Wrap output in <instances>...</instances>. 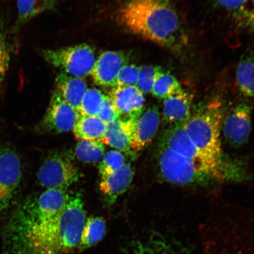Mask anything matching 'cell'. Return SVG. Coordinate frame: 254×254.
<instances>
[{"label": "cell", "mask_w": 254, "mask_h": 254, "mask_svg": "<svg viewBox=\"0 0 254 254\" xmlns=\"http://www.w3.org/2000/svg\"><path fill=\"white\" fill-rule=\"evenodd\" d=\"M106 231V222L103 218L91 217L87 219L78 246L79 250L89 249L103 239Z\"/></svg>", "instance_id": "23"}, {"label": "cell", "mask_w": 254, "mask_h": 254, "mask_svg": "<svg viewBox=\"0 0 254 254\" xmlns=\"http://www.w3.org/2000/svg\"><path fill=\"white\" fill-rule=\"evenodd\" d=\"M157 159L161 177L166 182L176 185L205 184L209 181L224 178L221 171L203 166L161 145L158 150Z\"/></svg>", "instance_id": "6"}, {"label": "cell", "mask_w": 254, "mask_h": 254, "mask_svg": "<svg viewBox=\"0 0 254 254\" xmlns=\"http://www.w3.org/2000/svg\"><path fill=\"white\" fill-rule=\"evenodd\" d=\"M160 123V114L157 107H151L144 111L135 121L131 150L140 151L150 144L156 134Z\"/></svg>", "instance_id": "15"}, {"label": "cell", "mask_w": 254, "mask_h": 254, "mask_svg": "<svg viewBox=\"0 0 254 254\" xmlns=\"http://www.w3.org/2000/svg\"><path fill=\"white\" fill-rule=\"evenodd\" d=\"M104 152L105 146L101 141H79L76 145V156L85 163H98L102 160Z\"/></svg>", "instance_id": "26"}, {"label": "cell", "mask_w": 254, "mask_h": 254, "mask_svg": "<svg viewBox=\"0 0 254 254\" xmlns=\"http://www.w3.org/2000/svg\"><path fill=\"white\" fill-rule=\"evenodd\" d=\"M78 168L64 155L54 154L43 162L37 174L40 185L49 189L67 190L80 178Z\"/></svg>", "instance_id": "9"}, {"label": "cell", "mask_w": 254, "mask_h": 254, "mask_svg": "<svg viewBox=\"0 0 254 254\" xmlns=\"http://www.w3.org/2000/svg\"><path fill=\"white\" fill-rule=\"evenodd\" d=\"M11 47L7 33L0 23V88L7 77L10 64Z\"/></svg>", "instance_id": "28"}, {"label": "cell", "mask_w": 254, "mask_h": 254, "mask_svg": "<svg viewBox=\"0 0 254 254\" xmlns=\"http://www.w3.org/2000/svg\"><path fill=\"white\" fill-rule=\"evenodd\" d=\"M56 87L63 99L79 113L82 98L88 90L84 79L62 72L57 76Z\"/></svg>", "instance_id": "19"}, {"label": "cell", "mask_w": 254, "mask_h": 254, "mask_svg": "<svg viewBox=\"0 0 254 254\" xmlns=\"http://www.w3.org/2000/svg\"><path fill=\"white\" fill-rule=\"evenodd\" d=\"M81 193L69 192L55 217L27 229L4 232L2 254H64L78 247L86 221Z\"/></svg>", "instance_id": "1"}, {"label": "cell", "mask_w": 254, "mask_h": 254, "mask_svg": "<svg viewBox=\"0 0 254 254\" xmlns=\"http://www.w3.org/2000/svg\"><path fill=\"white\" fill-rule=\"evenodd\" d=\"M249 0H212L215 5L226 10L243 16L244 9Z\"/></svg>", "instance_id": "33"}, {"label": "cell", "mask_w": 254, "mask_h": 254, "mask_svg": "<svg viewBox=\"0 0 254 254\" xmlns=\"http://www.w3.org/2000/svg\"><path fill=\"white\" fill-rule=\"evenodd\" d=\"M192 95L183 90L164 100L163 119L170 126L184 125L191 114Z\"/></svg>", "instance_id": "17"}, {"label": "cell", "mask_w": 254, "mask_h": 254, "mask_svg": "<svg viewBox=\"0 0 254 254\" xmlns=\"http://www.w3.org/2000/svg\"><path fill=\"white\" fill-rule=\"evenodd\" d=\"M23 171L21 159L13 148H0V212L10 207L17 194Z\"/></svg>", "instance_id": "8"}, {"label": "cell", "mask_w": 254, "mask_h": 254, "mask_svg": "<svg viewBox=\"0 0 254 254\" xmlns=\"http://www.w3.org/2000/svg\"><path fill=\"white\" fill-rule=\"evenodd\" d=\"M118 20L130 33L174 52L188 43L170 0H128L119 9Z\"/></svg>", "instance_id": "2"}, {"label": "cell", "mask_w": 254, "mask_h": 254, "mask_svg": "<svg viewBox=\"0 0 254 254\" xmlns=\"http://www.w3.org/2000/svg\"><path fill=\"white\" fill-rule=\"evenodd\" d=\"M252 4L250 9L244 12L243 24L247 29L254 31V0H252Z\"/></svg>", "instance_id": "34"}, {"label": "cell", "mask_w": 254, "mask_h": 254, "mask_svg": "<svg viewBox=\"0 0 254 254\" xmlns=\"http://www.w3.org/2000/svg\"><path fill=\"white\" fill-rule=\"evenodd\" d=\"M80 117L77 111L54 92L42 121L36 127L41 134H62L71 131Z\"/></svg>", "instance_id": "10"}, {"label": "cell", "mask_w": 254, "mask_h": 254, "mask_svg": "<svg viewBox=\"0 0 254 254\" xmlns=\"http://www.w3.org/2000/svg\"><path fill=\"white\" fill-rule=\"evenodd\" d=\"M104 95L97 88L88 89L82 98L79 114L80 116H98L100 113Z\"/></svg>", "instance_id": "27"}, {"label": "cell", "mask_w": 254, "mask_h": 254, "mask_svg": "<svg viewBox=\"0 0 254 254\" xmlns=\"http://www.w3.org/2000/svg\"><path fill=\"white\" fill-rule=\"evenodd\" d=\"M124 120H135L144 111V94L135 86L114 87L109 95Z\"/></svg>", "instance_id": "14"}, {"label": "cell", "mask_w": 254, "mask_h": 254, "mask_svg": "<svg viewBox=\"0 0 254 254\" xmlns=\"http://www.w3.org/2000/svg\"><path fill=\"white\" fill-rule=\"evenodd\" d=\"M128 57L123 52L107 51L95 62L90 75L95 84L105 88L115 87L119 72L128 64Z\"/></svg>", "instance_id": "13"}, {"label": "cell", "mask_w": 254, "mask_h": 254, "mask_svg": "<svg viewBox=\"0 0 254 254\" xmlns=\"http://www.w3.org/2000/svg\"><path fill=\"white\" fill-rule=\"evenodd\" d=\"M106 126L98 116H80L72 131L79 141H101Z\"/></svg>", "instance_id": "21"}, {"label": "cell", "mask_w": 254, "mask_h": 254, "mask_svg": "<svg viewBox=\"0 0 254 254\" xmlns=\"http://www.w3.org/2000/svg\"><path fill=\"white\" fill-rule=\"evenodd\" d=\"M98 117L106 124L120 119V114L109 95H104L103 106Z\"/></svg>", "instance_id": "32"}, {"label": "cell", "mask_w": 254, "mask_h": 254, "mask_svg": "<svg viewBox=\"0 0 254 254\" xmlns=\"http://www.w3.org/2000/svg\"><path fill=\"white\" fill-rule=\"evenodd\" d=\"M160 145L203 166L222 172V167L212 163L190 140L185 128V124L170 126L162 136Z\"/></svg>", "instance_id": "11"}, {"label": "cell", "mask_w": 254, "mask_h": 254, "mask_svg": "<svg viewBox=\"0 0 254 254\" xmlns=\"http://www.w3.org/2000/svg\"><path fill=\"white\" fill-rule=\"evenodd\" d=\"M69 194L65 189H49L28 196L15 209L4 232L24 230L55 217L64 207Z\"/></svg>", "instance_id": "5"}, {"label": "cell", "mask_w": 254, "mask_h": 254, "mask_svg": "<svg viewBox=\"0 0 254 254\" xmlns=\"http://www.w3.org/2000/svg\"><path fill=\"white\" fill-rule=\"evenodd\" d=\"M252 109L249 105L240 104L224 120L222 131L225 140L234 147H240L249 140L252 128Z\"/></svg>", "instance_id": "12"}, {"label": "cell", "mask_w": 254, "mask_h": 254, "mask_svg": "<svg viewBox=\"0 0 254 254\" xmlns=\"http://www.w3.org/2000/svg\"><path fill=\"white\" fill-rule=\"evenodd\" d=\"M135 121L118 119L107 124L101 142L120 152L131 151Z\"/></svg>", "instance_id": "18"}, {"label": "cell", "mask_w": 254, "mask_h": 254, "mask_svg": "<svg viewBox=\"0 0 254 254\" xmlns=\"http://www.w3.org/2000/svg\"><path fill=\"white\" fill-rule=\"evenodd\" d=\"M60 0H17V17L13 31L17 32L24 25L43 12L55 7Z\"/></svg>", "instance_id": "20"}, {"label": "cell", "mask_w": 254, "mask_h": 254, "mask_svg": "<svg viewBox=\"0 0 254 254\" xmlns=\"http://www.w3.org/2000/svg\"><path fill=\"white\" fill-rule=\"evenodd\" d=\"M133 176L134 171L131 166L125 163L116 173L101 178L100 189L108 204L113 205L117 198L126 191Z\"/></svg>", "instance_id": "16"}, {"label": "cell", "mask_w": 254, "mask_h": 254, "mask_svg": "<svg viewBox=\"0 0 254 254\" xmlns=\"http://www.w3.org/2000/svg\"><path fill=\"white\" fill-rule=\"evenodd\" d=\"M134 254H188L182 247L170 240L155 238L140 244Z\"/></svg>", "instance_id": "25"}, {"label": "cell", "mask_w": 254, "mask_h": 254, "mask_svg": "<svg viewBox=\"0 0 254 254\" xmlns=\"http://www.w3.org/2000/svg\"><path fill=\"white\" fill-rule=\"evenodd\" d=\"M237 87L240 93L248 98L254 97V57H243L236 69Z\"/></svg>", "instance_id": "22"}, {"label": "cell", "mask_w": 254, "mask_h": 254, "mask_svg": "<svg viewBox=\"0 0 254 254\" xmlns=\"http://www.w3.org/2000/svg\"><path fill=\"white\" fill-rule=\"evenodd\" d=\"M201 236L202 254H254V221L209 224Z\"/></svg>", "instance_id": "4"}, {"label": "cell", "mask_w": 254, "mask_h": 254, "mask_svg": "<svg viewBox=\"0 0 254 254\" xmlns=\"http://www.w3.org/2000/svg\"><path fill=\"white\" fill-rule=\"evenodd\" d=\"M163 68L160 66L146 65L140 66L137 82L135 87L143 94L151 92L155 79Z\"/></svg>", "instance_id": "29"}, {"label": "cell", "mask_w": 254, "mask_h": 254, "mask_svg": "<svg viewBox=\"0 0 254 254\" xmlns=\"http://www.w3.org/2000/svg\"><path fill=\"white\" fill-rule=\"evenodd\" d=\"M125 164V158L122 152L111 150L104 154L99 164V172L101 178L116 173Z\"/></svg>", "instance_id": "30"}, {"label": "cell", "mask_w": 254, "mask_h": 254, "mask_svg": "<svg viewBox=\"0 0 254 254\" xmlns=\"http://www.w3.org/2000/svg\"><path fill=\"white\" fill-rule=\"evenodd\" d=\"M140 66L126 64L121 69L115 87L135 86L137 82Z\"/></svg>", "instance_id": "31"}, {"label": "cell", "mask_w": 254, "mask_h": 254, "mask_svg": "<svg viewBox=\"0 0 254 254\" xmlns=\"http://www.w3.org/2000/svg\"><path fill=\"white\" fill-rule=\"evenodd\" d=\"M223 118V104L212 99L196 109L187 122L185 128L190 140L212 163L224 166L220 132Z\"/></svg>", "instance_id": "3"}, {"label": "cell", "mask_w": 254, "mask_h": 254, "mask_svg": "<svg viewBox=\"0 0 254 254\" xmlns=\"http://www.w3.org/2000/svg\"><path fill=\"white\" fill-rule=\"evenodd\" d=\"M44 60L65 74L84 78L93 70L96 57L93 48L87 44L42 52Z\"/></svg>", "instance_id": "7"}, {"label": "cell", "mask_w": 254, "mask_h": 254, "mask_svg": "<svg viewBox=\"0 0 254 254\" xmlns=\"http://www.w3.org/2000/svg\"><path fill=\"white\" fill-rule=\"evenodd\" d=\"M183 90L182 85L175 76L164 69L159 73L151 93L159 99L166 100Z\"/></svg>", "instance_id": "24"}]
</instances>
